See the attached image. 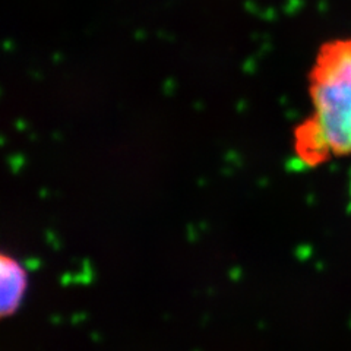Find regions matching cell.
<instances>
[{
    "mask_svg": "<svg viewBox=\"0 0 351 351\" xmlns=\"http://www.w3.org/2000/svg\"><path fill=\"white\" fill-rule=\"evenodd\" d=\"M312 115L294 133L297 157L318 166L351 154V38L321 47L310 72Z\"/></svg>",
    "mask_w": 351,
    "mask_h": 351,
    "instance_id": "6da1fadb",
    "label": "cell"
},
{
    "mask_svg": "<svg viewBox=\"0 0 351 351\" xmlns=\"http://www.w3.org/2000/svg\"><path fill=\"white\" fill-rule=\"evenodd\" d=\"M0 307L1 316L7 318L15 313L21 306L27 292V272L25 268L12 256H0Z\"/></svg>",
    "mask_w": 351,
    "mask_h": 351,
    "instance_id": "7a4b0ae2",
    "label": "cell"
}]
</instances>
